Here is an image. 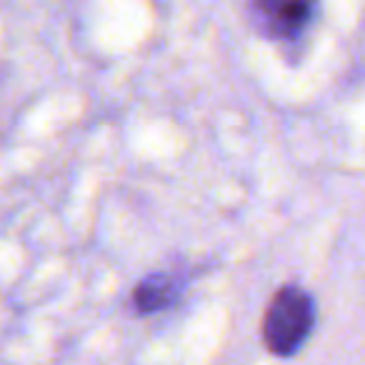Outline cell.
Returning a JSON list of instances; mask_svg holds the SVG:
<instances>
[{
	"label": "cell",
	"instance_id": "cell-1",
	"mask_svg": "<svg viewBox=\"0 0 365 365\" xmlns=\"http://www.w3.org/2000/svg\"><path fill=\"white\" fill-rule=\"evenodd\" d=\"M313 328V300L298 288H283L270 303L263 320V338L278 355H290L300 348Z\"/></svg>",
	"mask_w": 365,
	"mask_h": 365
},
{
	"label": "cell",
	"instance_id": "cell-2",
	"mask_svg": "<svg viewBox=\"0 0 365 365\" xmlns=\"http://www.w3.org/2000/svg\"><path fill=\"white\" fill-rule=\"evenodd\" d=\"M173 298H175V283L168 275H150L133 293L135 308L140 313H153V310L165 308Z\"/></svg>",
	"mask_w": 365,
	"mask_h": 365
},
{
	"label": "cell",
	"instance_id": "cell-3",
	"mask_svg": "<svg viewBox=\"0 0 365 365\" xmlns=\"http://www.w3.org/2000/svg\"><path fill=\"white\" fill-rule=\"evenodd\" d=\"M313 0H273V11L278 21L288 28H300L310 13Z\"/></svg>",
	"mask_w": 365,
	"mask_h": 365
}]
</instances>
